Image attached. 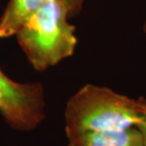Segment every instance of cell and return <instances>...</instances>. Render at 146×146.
Returning <instances> with one entry per match:
<instances>
[{
	"label": "cell",
	"instance_id": "obj_4",
	"mask_svg": "<svg viewBox=\"0 0 146 146\" xmlns=\"http://www.w3.org/2000/svg\"><path fill=\"white\" fill-rule=\"evenodd\" d=\"M66 139L68 146H144L137 127L70 134Z\"/></svg>",
	"mask_w": 146,
	"mask_h": 146
},
{
	"label": "cell",
	"instance_id": "obj_8",
	"mask_svg": "<svg viewBox=\"0 0 146 146\" xmlns=\"http://www.w3.org/2000/svg\"><path fill=\"white\" fill-rule=\"evenodd\" d=\"M143 31H144V33L146 34V19H145L144 24H143Z\"/></svg>",
	"mask_w": 146,
	"mask_h": 146
},
{
	"label": "cell",
	"instance_id": "obj_5",
	"mask_svg": "<svg viewBox=\"0 0 146 146\" xmlns=\"http://www.w3.org/2000/svg\"><path fill=\"white\" fill-rule=\"evenodd\" d=\"M46 0H10L0 18V38L18 33L25 22Z\"/></svg>",
	"mask_w": 146,
	"mask_h": 146
},
{
	"label": "cell",
	"instance_id": "obj_3",
	"mask_svg": "<svg viewBox=\"0 0 146 146\" xmlns=\"http://www.w3.org/2000/svg\"><path fill=\"white\" fill-rule=\"evenodd\" d=\"M0 114L14 130H35L46 118L43 86L40 83H18L0 68Z\"/></svg>",
	"mask_w": 146,
	"mask_h": 146
},
{
	"label": "cell",
	"instance_id": "obj_2",
	"mask_svg": "<svg viewBox=\"0 0 146 146\" xmlns=\"http://www.w3.org/2000/svg\"><path fill=\"white\" fill-rule=\"evenodd\" d=\"M141 119L139 99L107 86L87 84L75 92L65 110L66 135L137 127Z\"/></svg>",
	"mask_w": 146,
	"mask_h": 146
},
{
	"label": "cell",
	"instance_id": "obj_1",
	"mask_svg": "<svg viewBox=\"0 0 146 146\" xmlns=\"http://www.w3.org/2000/svg\"><path fill=\"white\" fill-rule=\"evenodd\" d=\"M68 18L65 0H46L15 34L35 70H46L74 53L78 40Z\"/></svg>",
	"mask_w": 146,
	"mask_h": 146
},
{
	"label": "cell",
	"instance_id": "obj_7",
	"mask_svg": "<svg viewBox=\"0 0 146 146\" xmlns=\"http://www.w3.org/2000/svg\"><path fill=\"white\" fill-rule=\"evenodd\" d=\"M65 2L68 7L69 17H74L81 11L84 0H65Z\"/></svg>",
	"mask_w": 146,
	"mask_h": 146
},
{
	"label": "cell",
	"instance_id": "obj_6",
	"mask_svg": "<svg viewBox=\"0 0 146 146\" xmlns=\"http://www.w3.org/2000/svg\"><path fill=\"white\" fill-rule=\"evenodd\" d=\"M139 110L141 113V119L137 125V128L141 133L143 138L144 146H146V100L144 98H139Z\"/></svg>",
	"mask_w": 146,
	"mask_h": 146
}]
</instances>
